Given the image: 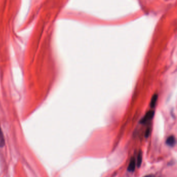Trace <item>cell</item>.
<instances>
[{
  "label": "cell",
  "mask_w": 177,
  "mask_h": 177,
  "mask_svg": "<svg viewBox=\"0 0 177 177\" xmlns=\"http://www.w3.org/2000/svg\"><path fill=\"white\" fill-rule=\"evenodd\" d=\"M154 177V176L153 175H152V174H150V175H146V176H144V177Z\"/></svg>",
  "instance_id": "obj_8"
},
{
  "label": "cell",
  "mask_w": 177,
  "mask_h": 177,
  "mask_svg": "<svg viewBox=\"0 0 177 177\" xmlns=\"http://www.w3.org/2000/svg\"><path fill=\"white\" fill-rule=\"evenodd\" d=\"M136 166V161L134 157L131 158L129 165L127 167V170L129 172H133L135 171Z\"/></svg>",
  "instance_id": "obj_3"
},
{
  "label": "cell",
  "mask_w": 177,
  "mask_h": 177,
  "mask_svg": "<svg viewBox=\"0 0 177 177\" xmlns=\"http://www.w3.org/2000/svg\"><path fill=\"white\" fill-rule=\"evenodd\" d=\"M158 100V95H154L151 99V102H150V105L151 107H155L156 103Z\"/></svg>",
  "instance_id": "obj_6"
},
{
  "label": "cell",
  "mask_w": 177,
  "mask_h": 177,
  "mask_svg": "<svg viewBox=\"0 0 177 177\" xmlns=\"http://www.w3.org/2000/svg\"><path fill=\"white\" fill-rule=\"evenodd\" d=\"M154 115V112L153 111H150L147 112L145 116L140 120V123L145 124L148 122L149 120H151L153 118V116Z\"/></svg>",
  "instance_id": "obj_1"
},
{
  "label": "cell",
  "mask_w": 177,
  "mask_h": 177,
  "mask_svg": "<svg viewBox=\"0 0 177 177\" xmlns=\"http://www.w3.org/2000/svg\"><path fill=\"white\" fill-rule=\"evenodd\" d=\"M143 154L141 150H140L139 151L138 156H137V158L136 161V166L138 167V168H139L141 166V164L142 163V158H143Z\"/></svg>",
  "instance_id": "obj_4"
},
{
  "label": "cell",
  "mask_w": 177,
  "mask_h": 177,
  "mask_svg": "<svg viewBox=\"0 0 177 177\" xmlns=\"http://www.w3.org/2000/svg\"><path fill=\"white\" fill-rule=\"evenodd\" d=\"M176 143H177L176 139L173 135H171L169 136L167 138L166 140V144L169 147H171V148L175 147L176 144Z\"/></svg>",
  "instance_id": "obj_2"
},
{
  "label": "cell",
  "mask_w": 177,
  "mask_h": 177,
  "mask_svg": "<svg viewBox=\"0 0 177 177\" xmlns=\"http://www.w3.org/2000/svg\"><path fill=\"white\" fill-rule=\"evenodd\" d=\"M150 133H151V129H150V128L147 129L145 132V138H148L149 136H150Z\"/></svg>",
  "instance_id": "obj_7"
},
{
  "label": "cell",
  "mask_w": 177,
  "mask_h": 177,
  "mask_svg": "<svg viewBox=\"0 0 177 177\" xmlns=\"http://www.w3.org/2000/svg\"><path fill=\"white\" fill-rule=\"evenodd\" d=\"M5 138L2 130L0 126V147H3L5 145Z\"/></svg>",
  "instance_id": "obj_5"
}]
</instances>
